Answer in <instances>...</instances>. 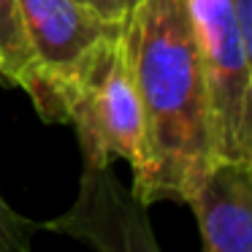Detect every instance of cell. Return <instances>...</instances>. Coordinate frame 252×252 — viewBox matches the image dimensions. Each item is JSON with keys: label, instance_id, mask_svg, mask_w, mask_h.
<instances>
[{"label": "cell", "instance_id": "9c48e42d", "mask_svg": "<svg viewBox=\"0 0 252 252\" xmlns=\"http://www.w3.org/2000/svg\"><path fill=\"white\" fill-rule=\"evenodd\" d=\"M84 3L93 6L103 19H111V22H127L141 0H84Z\"/></svg>", "mask_w": 252, "mask_h": 252}, {"label": "cell", "instance_id": "8fae6325", "mask_svg": "<svg viewBox=\"0 0 252 252\" xmlns=\"http://www.w3.org/2000/svg\"><path fill=\"white\" fill-rule=\"evenodd\" d=\"M0 252H3V250H0Z\"/></svg>", "mask_w": 252, "mask_h": 252}, {"label": "cell", "instance_id": "52a82bcc", "mask_svg": "<svg viewBox=\"0 0 252 252\" xmlns=\"http://www.w3.org/2000/svg\"><path fill=\"white\" fill-rule=\"evenodd\" d=\"M30 68L33 63L22 33L19 0H0V82L25 87Z\"/></svg>", "mask_w": 252, "mask_h": 252}, {"label": "cell", "instance_id": "6da1fadb", "mask_svg": "<svg viewBox=\"0 0 252 252\" xmlns=\"http://www.w3.org/2000/svg\"><path fill=\"white\" fill-rule=\"evenodd\" d=\"M144 117L133 195L152 206L185 203L220 163L212 103L187 0H141L125 25Z\"/></svg>", "mask_w": 252, "mask_h": 252}, {"label": "cell", "instance_id": "30bf717a", "mask_svg": "<svg viewBox=\"0 0 252 252\" xmlns=\"http://www.w3.org/2000/svg\"><path fill=\"white\" fill-rule=\"evenodd\" d=\"M236 8V19H239V30L244 38V49H247V60L252 68V0H233Z\"/></svg>", "mask_w": 252, "mask_h": 252}, {"label": "cell", "instance_id": "8992f818", "mask_svg": "<svg viewBox=\"0 0 252 252\" xmlns=\"http://www.w3.org/2000/svg\"><path fill=\"white\" fill-rule=\"evenodd\" d=\"M203 252H252V165L217 163L190 192Z\"/></svg>", "mask_w": 252, "mask_h": 252}, {"label": "cell", "instance_id": "5b68a950", "mask_svg": "<svg viewBox=\"0 0 252 252\" xmlns=\"http://www.w3.org/2000/svg\"><path fill=\"white\" fill-rule=\"evenodd\" d=\"M38 228L82 241L90 252H163L147 206L117 179L111 165H84L71 209Z\"/></svg>", "mask_w": 252, "mask_h": 252}, {"label": "cell", "instance_id": "ba28073f", "mask_svg": "<svg viewBox=\"0 0 252 252\" xmlns=\"http://www.w3.org/2000/svg\"><path fill=\"white\" fill-rule=\"evenodd\" d=\"M38 222L19 214L6 195L0 192V250L3 252H33V236L38 233Z\"/></svg>", "mask_w": 252, "mask_h": 252}, {"label": "cell", "instance_id": "7a4b0ae2", "mask_svg": "<svg viewBox=\"0 0 252 252\" xmlns=\"http://www.w3.org/2000/svg\"><path fill=\"white\" fill-rule=\"evenodd\" d=\"M125 25L84 63L63 93V117L79 136L84 165L93 168L122 160L136 171L141 163L144 117Z\"/></svg>", "mask_w": 252, "mask_h": 252}, {"label": "cell", "instance_id": "3957f363", "mask_svg": "<svg viewBox=\"0 0 252 252\" xmlns=\"http://www.w3.org/2000/svg\"><path fill=\"white\" fill-rule=\"evenodd\" d=\"M19 19L33 63L22 90L44 122H65L68 82L125 22L103 19L84 0H19Z\"/></svg>", "mask_w": 252, "mask_h": 252}, {"label": "cell", "instance_id": "277c9868", "mask_svg": "<svg viewBox=\"0 0 252 252\" xmlns=\"http://www.w3.org/2000/svg\"><path fill=\"white\" fill-rule=\"evenodd\" d=\"M212 103L220 163L252 165V68L233 0H187Z\"/></svg>", "mask_w": 252, "mask_h": 252}]
</instances>
